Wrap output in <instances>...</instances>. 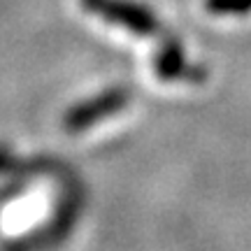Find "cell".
<instances>
[{"mask_svg":"<svg viewBox=\"0 0 251 251\" xmlns=\"http://www.w3.org/2000/svg\"><path fill=\"white\" fill-rule=\"evenodd\" d=\"M79 14L91 28L128 49L151 86L165 93H188L205 81V70L193 61L179 37L151 12L124 0H79Z\"/></svg>","mask_w":251,"mask_h":251,"instance_id":"cell-1","label":"cell"}]
</instances>
